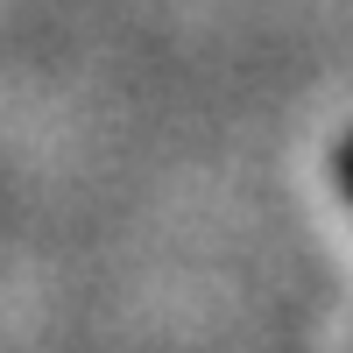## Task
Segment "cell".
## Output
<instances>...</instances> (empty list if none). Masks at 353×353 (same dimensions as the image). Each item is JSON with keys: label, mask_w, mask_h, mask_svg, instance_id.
Wrapping results in <instances>:
<instances>
[{"label": "cell", "mask_w": 353, "mask_h": 353, "mask_svg": "<svg viewBox=\"0 0 353 353\" xmlns=\"http://www.w3.org/2000/svg\"><path fill=\"white\" fill-rule=\"evenodd\" d=\"M332 170H339V191H346V205H353V134L339 141V163H332Z\"/></svg>", "instance_id": "obj_1"}]
</instances>
